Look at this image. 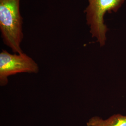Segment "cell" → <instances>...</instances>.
<instances>
[{"mask_svg": "<svg viewBox=\"0 0 126 126\" xmlns=\"http://www.w3.org/2000/svg\"><path fill=\"white\" fill-rule=\"evenodd\" d=\"M20 0H0V31L3 42L14 53H23V17Z\"/></svg>", "mask_w": 126, "mask_h": 126, "instance_id": "6da1fadb", "label": "cell"}, {"mask_svg": "<svg viewBox=\"0 0 126 126\" xmlns=\"http://www.w3.org/2000/svg\"><path fill=\"white\" fill-rule=\"evenodd\" d=\"M89 4L84 10L87 25L92 37L97 38L100 46L105 45L108 29L104 23V17L107 12H116L125 0H88Z\"/></svg>", "mask_w": 126, "mask_h": 126, "instance_id": "7a4b0ae2", "label": "cell"}, {"mask_svg": "<svg viewBox=\"0 0 126 126\" xmlns=\"http://www.w3.org/2000/svg\"><path fill=\"white\" fill-rule=\"evenodd\" d=\"M37 63L24 53L11 54L3 50L0 53V86H6L9 76L18 73H37Z\"/></svg>", "mask_w": 126, "mask_h": 126, "instance_id": "3957f363", "label": "cell"}, {"mask_svg": "<svg viewBox=\"0 0 126 126\" xmlns=\"http://www.w3.org/2000/svg\"><path fill=\"white\" fill-rule=\"evenodd\" d=\"M86 125L87 126H126V116L117 114L107 120L94 116L90 119Z\"/></svg>", "mask_w": 126, "mask_h": 126, "instance_id": "277c9868", "label": "cell"}]
</instances>
